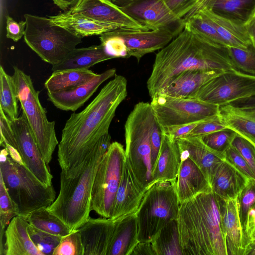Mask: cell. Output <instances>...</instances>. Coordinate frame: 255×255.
<instances>
[{
  "instance_id": "cell-1",
  "label": "cell",
  "mask_w": 255,
  "mask_h": 255,
  "mask_svg": "<svg viewBox=\"0 0 255 255\" xmlns=\"http://www.w3.org/2000/svg\"><path fill=\"white\" fill-rule=\"evenodd\" d=\"M127 95L126 78L116 74L83 110L71 115L58 145V161L61 170L70 168L109 133L116 110Z\"/></svg>"
},
{
  "instance_id": "cell-2",
  "label": "cell",
  "mask_w": 255,
  "mask_h": 255,
  "mask_svg": "<svg viewBox=\"0 0 255 255\" xmlns=\"http://www.w3.org/2000/svg\"><path fill=\"white\" fill-rule=\"evenodd\" d=\"M195 69L239 70L233 64L227 47L211 41L185 26L156 54L146 83L151 99L178 75Z\"/></svg>"
},
{
  "instance_id": "cell-3",
  "label": "cell",
  "mask_w": 255,
  "mask_h": 255,
  "mask_svg": "<svg viewBox=\"0 0 255 255\" xmlns=\"http://www.w3.org/2000/svg\"><path fill=\"white\" fill-rule=\"evenodd\" d=\"M225 200L212 192L180 204L177 219L183 255H227L223 227Z\"/></svg>"
},
{
  "instance_id": "cell-4",
  "label": "cell",
  "mask_w": 255,
  "mask_h": 255,
  "mask_svg": "<svg viewBox=\"0 0 255 255\" xmlns=\"http://www.w3.org/2000/svg\"><path fill=\"white\" fill-rule=\"evenodd\" d=\"M110 134L103 135L94 147L70 168L61 170L59 193L48 210L72 231L78 229L90 217L91 198L100 162L111 144Z\"/></svg>"
},
{
  "instance_id": "cell-5",
  "label": "cell",
  "mask_w": 255,
  "mask_h": 255,
  "mask_svg": "<svg viewBox=\"0 0 255 255\" xmlns=\"http://www.w3.org/2000/svg\"><path fill=\"white\" fill-rule=\"evenodd\" d=\"M0 174L9 196L18 206V216L24 217L35 210L48 208L55 200L52 185H45L25 165L13 160L5 148L0 151Z\"/></svg>"
},
{
  "instance_id": "cell-6",
  "label": "cell",
  "mask_w": 255,
  "mask_h": 255,
  "mask_svg": "<svg viewBox=\"0 0 255 255\" xmlns=\"http://www.w3.org/2000/svg\"><path fill=\"white\" fill-rule=\"evenodd\" d=\"M156 121L150 103L140 102L134 106L125 124L126 156L147 189L152 186L151 136Z\"/></svg>"
},
{
  "instance_id": "cell-7",
  "label": "cell",
  "mask_w": 255,
  "mask_h": 255,
  "mask_svg": "<svg viewBox=\"0 0 255 255\" xmlns=\"http://www.w3.org/2000/svg\"><path fill=\"white\" fill-rule=\"evenodd\" d=\"M12 76L18 101L41 154L46 164L52 160L59 142L56 137L54 121H48L45 109L39 99V92L35 89L29 75L13 66Z\"/></svg>"
},
{
  "instance_id": "cell-8",
  "label": "cell",
  "mask_w": 255,
  "mask_h": 255,
  "mask_svg": "<svg viewBox=\"0 0 255 255\" xmlns=\"http://www.w3.org/2000/svg\"><path fill=\"white\" fill-rule=\"evenodd\" d=\"M26 44L44 62L52 65L60 62L82 42V38L55 23L48 17L24 15Z\"/></svg>"
},
{
  "instance_id": "cell-9",
  "label": "cell",
  "mask_w": 255,
  "mask_h": 255,
  "mask_svg": "<svg viewBox=\"0 0 255 255\" xmlns=\"http://www.w3.org/2000/svg\"><path fill=\"white\" fill-rule=\"evenodd\" d=\"M179 206L176 182H158L151 186L135 212L138 241H151L167 223L177 219Z\"/></svg>"
},
{
  "instance_id": "cell-10",
  "label": "cell",
  "mask_w": 255,
  "mask_h": 255,
  "mask_svg": "<svg viewBox=\"0 0 255 255\" xmlns=\"http://www.w3.org/2000/svg\"><path fill=\"white\" fill-rule=\"evenodd\" d=\"M126 158L123 145L113 142L98 166L92 190L91 211L102 217H111Z\"/></svg>"
},
{
  "instance_id": "cell-11",
  "label": "cell",
  "mask_w": 255,
  "mask_h": 255,
  "mask_svg": "<svg viewBox=\"0 0 255 255\" xmlns=\"http://www.w3.org/2000/svg\"><path fill=\"white\" fill-rule=\"evenodd\" d=\"M99 38L101 44L114 58L134 57L139 62L145 55L164 48L175 37L162 30L117 28L101 34Z\"/></svg>"
},
{
  "instance_id": "cell-12",
  "label": "cell",
  "mask_w": 255,
  "mask_h": 255,
  "mask_svg": "<svg viewBox=\"0 0 255 255\" xmlns=\"http://www.w3.org/2000/svg\"><path fill=\"white\" fill-rule=\"evenodd\" d=\"M161 128L207 120L219 115L220 107L195 99L157 94L150 103Z\"/></svg>"
},
{
  "instance_id": "cell-13",
  "label": "cell",
  "mask_w": 255,
  "mask_h": 255,
  "mask_svg": "<svg viewBox=\"0 0 255 255\" xmlns=\"http://www.w3.org/2000/svg\"><path fill=\"white\" fill-rule=\"evenodd\" d=\"M255 95V75L239 70L216 76L189 98L219 107Z\"/></svg>"
},
{
  "instance_id": "cell-14",
  "label": "cell",
  "mask_w": 255,
  "mask_h": 255,
  "mask_svg": "<svg viewBox=\"0 0 255 255\" xmlns=\"http://www.w3.org/2000/svg\"><path fill=\"white\" fill-rule=\"evenodd\" d=\"M120 7L130 17L150 30L166 31L175 37L185 27L184 19L174 14L163 0H135Z\"/></svg>"
},
{
  "instance_id": "cell-15",
  "label": "cell",
  "mask_w": 255,
  "mask_h": 255,
  "mask_svg": "<svg viewBox=\"0 0 255 255\" xmlns=\"http://www.w3.org/2000/svg\"><path fill=\"white\" fill-rule=\"evenodd\" d=\"M16 140L15 149L19 152L24 165L41 182L52 185L53 176L43 158L24 115L10 120Z\"/></svg>"
},
{
  "instance_id": "cell-16",
  "label": "cell",
  "mask_w": 255,
  "mask_h": 255,
  "mask_svg": "<svg viewBox=\"0 0 255 255\" xmlns=\"http://www.w3.org/2000/svg\"><path fill=\"white\" fill-rule=\"evenodd\" d=\"M68 10L98 22L117 25L119 28L150 30L130 17L111 0H81L77 6Z\"/></svg>"
},
{
  "instance_id": "cell-17",
  "label": "cell",
  "mask_w": 255,
  "mask_h": 255,
  "mask_svg": "<svg viewBox=\"0 0 255 255\" xmlns=\"http://www.w3.org/2000/svg\"><path fill=\"white\" fill-rule=\"evenodd\" d=\"M147 190L137 178L126 157L110 218L114 221L135 213Z\"/></svg>"
},
{
  "instance_id": "cell-18",
  "label": "cell",
  "mask_w": 255,
  "mask_h": 255,
  "mask_svg": "<svg viewBox=\"0 0 255 255\" xmlns=\"http://www.w3.org/2000/svg\"><path fill=\"white\" fill-rule=\"evenodd\" d=\"M115 68L98 74L90 81L73 89L47 93L48 100L57 109L65 111H76L95 93L99 86L116 74Z\"/></svg>"
},
{
  "instance_id": "cell-19",
  "label": "cell",
  "mask_w": 255,
  "mask_h": 255,
  "mask_svg": "<svg viewBox=\"0 0 255 255\" xmlns=\"http://www.w3.org/2000/svg\"><path fill=\"white\" fill-rule=\"evenodd\" d=\"M181 162L176 181L179 204L197 195L212 192L210 184L200 168L187 155L180 153Z\"/></svg>"
},
{
  "instance_id": "cell-20",
  "label": "cell",
  "mask_w": 255,
  "mask_h": 255,
  "mask_svg": "<svg viewBox=\"0 0 255 255\" xmlns=\"http://www.w3.org/2000/svg\"><path fill=\"white\" fill-rule=\"evenodd\" d=\"M114 221L111 218L91 217L79 229L84 255H107Z\"/></svg>"
},
{
  "instance_id": "cell-21",
  "label": "cell",
  "mask_w": 255,
  "mask_h": 255,
  "mask_svg": "<svg viewBox=\"0 0 255 255\" xmlns=\"http://www.w3.org/2000/svg\"><path fill=\"white\" fill-rule=\"evenodd\" d=\"M176 142L180 153L187 155L195 163L210 184L224 158L209 149L198 136L188 135L178 138Z\"/></svg>"
},
{
  "instance_id": "cell-22",
  "label": "cell",
  "mask_w": 255,
  "mask_h": 255,
  "mask_svg": "<svg viewBox=\"0 0 255 255\" xmlns=\"http://www.w3.org/2000/svg\"><path fill=\"white\" fill-rule=\"evenodd\" d=\"M180 162V152L176 140L162 132L158 157L152 170V185L158 182L175 183Z\"/></svg>"
},
{
  "instance_id": "cell-23",
  "label": "cell",
  "mask_w": 255,
  "mask_h": 255,
  "mask_svg": "<svg viewBox=\"0 0 255 255\" xmlns=\"http://www.w3.org/2000/svg\"><path fill=\"white\" fill-rule=\"evenodd\" d=\"M28 222L23 217L13 218L5 230L2 255H43L32 241L28 232Z\"/></svg>"
},
{
  "instance_id": "cell-24",
  "label": "cell",
  "mask_w": 255,
  "mask_h": 255,
  "mask_svg": "<svg viewBox=\"0 0 255 255\" xmlns=\"http://www.w3.org/2000/svg\"><path fill=\"white\" fill-rule=\"evenodd\" d=\"M138 234L135 213L114 220L107 255H130L139 242Z\"/></svg>"
},
{
  "instance_id": "cell-25",
  "label": "cell",
  "mask_w": 255,
  "mask_h": 255,
  "mask_svg": "<svg viewBox=\"0 0 255 255\" xmlns=\"http://www.w3.org/2000/svg\"><path fill=\"white\" fill-rule=\"evenodd\" d=\"M197 11L213 25L226 47L246 49L252 43L244 24L220 15L207 7Z\"/></svg>"
},
{
  "instance_id": "cell-26",
  "label": "cell",
  "mask_w": 255,
  "mask_h": 255,
  "mask_svg": "<svg viewBox=\"0 0 255 255\" xmlns=\"http://www.w3.org/2000/svg\"><path fill=\"white\" fill-rule=\"evenodd\" d=\"M222 72L223 71L218 70L199 69L184 71L172 80L157 94L189 98L208 81Z\"/></svg>"
},
{
  "instance_id": "cell-27",
  "label": "cell",
  "mask_w": 255,
  "mask_h": 255,
  "mask_svg": "<svg viewBox=\"0 0 255 255\" xmlns=\"http://www.w3.org/2000/svg\"><path fill=\"white\" fill-rule=\"evenodd\" d=\"M222 223L227 255H244L247 244L236 199L225 200Z\"/></svg>"
},
{
  "instance_id": "cell-28",
  "label": "cell",
  "mask_w": 255,
  "mask_h": 255,
  "mask_svg": "<svg viewBox=\"0 0 255 255\" xmlns=\"http://www.w3.org/2000/svg\"><path fill=\"white\" fill-rule=\"evenodd\" d=\"M248 179L225 159L210 182L211 190L225 200L236 199Z\"/></svg>"
},
{
  "instance_id": "cell-29",
  "label": "cell",
  "mask_w": 255,
  "mask_h": 255,
  "mask_svg": "<svg viewBox=\"0 0 255 255\" xmlns=\"http://www.w3.org/2000/svg\"><path fill=\"white\" fill-rule=\"evenodd\" d=\"M102 45L75 48L69 52L59 63L52 65L53 72L68 70L89 69L94 65L111 59Z\"/></svg>"
},
{
  "instance_id": "cell-30",
  "label": "cell",
  "mask_w": 255,
  "mask_h": 255,
  "mask_svg": "<svg viewBox=\"0 0 255 255\" xmlns=\"http://www.w3.org/2000/svg\"><path fill=\"white\" fill-rule=\"evenodd\" d=\"M49 17L54 23L81 38L94 35H100L119 28L115 25L98 22L85 16L72 14L69 10Z\"/></svg>"
},
{
  "instance_id": "cell-31",
  "label": "cell",
  "mask_w": 255,
  "mask_h": 255,
  "mask_svg": "<svg viewBox=\"0 0 255 255\" xmlns=\"http://www.w3.org/2000/svg\"><path fill=\"white\" fill-rule=\"evenodd\" d=\"M219 110V115L226 127L255 147V113L231 104L220 106Z\"/></svg>"
},
{
  "instance_id": "cell-32",
  "label": "cell",
  "mask_w": 255,
  "mask_h": 255,
  "mask_svg": "<svg viewBox=\"0 0 255 255\" xmlns=\"http://www.w3.org/2000/svg\"><path fill=\"white\" fill-rule=\"evenodd\" d=\"M205 7L220 15L245 24L253 15L255 0H199L195 6L197 9Z\"/></svg>"
},
{
  "instance_id": "cell-33",
  "label": "cell",
  "mask_w": 255,
  "mask_h": 255,
  "mask_svg": "<svg viewBox=\"0 0 255 255\" xmlns=\"http://www.w3.org/2000/svg\"><path fill=\"white\" fill-rule=\"evenodd\" d=\"M98 74L89 69L53 72L46 80L44 87L47 93L69 90L90 81Z\"/></svg>"
},
{
  "instance_id": "cell-34",
  "label": "cell",
  "mask_w": 255,
  "mask_h": 255,
  "mask_svg": "<svg viewBox=\"0 0 255 255\" xmlns=\"http://www.w3.org/2000/svg\"><path fill=\"white\" fill-rule=\"evenodd\" d=\"M151 242L156 255H183L177 219L167 223Z\"/></svg>"
},
{
  "instance_id": "cell-35",
  "label": "cell",
  "mask_w": 255,
  "mask_h": 255,
  "mask_svg": "<svg viewBox=\"0 0 255 255\" xmlns=\"http://www.w3.org/2000/svg\"><path fill=\"white\" fill-rule=\"evenodd\" d=\"M23 218L30 225L55 235L63 237L73 231L61 219L50 212L47 208L35 210Z\"/></svg>"
},
{
  "instance_id": "cell-36",
  "label": "cell",
  "mask_w": 255,
  "mask_h": 255,
  "mask_svg": "<svg viewBox=\"0 0 255 255\" xmlns=\"http://www.w3.org/2000/svg\"><path fill=\"white\" fill-rule=\"evenodd\" d=\"M18 101L12 77L0 67V108L10 120L18 118Z\"/></svg>"
},
{
  "instance_id": "cell-37",
  "label": "cell",
  "mask_w": 255,
  "mask_h": 255,
  "mask_svg": "<svg viewBox=\"0 0 255 255\" xmlns=\"http://www.w3.org/2000/svg\"><path fill=\"white\" fill-rule=\"evenodd\" d=\"M184 19L185 26L211 41L226 46L215 27L200 11L188 15Z\"/></svg>"
},
{
  "instance_id": "cell-38",
  "label": "cell",
  "mask_w": 255,
  "mask_h": 255,
  "mask_svg": "<svg viewBox=\"0 0 255 255\" xmlns=\"http://www.w3.org/2000/svg\"><path fill=\"white\" fill-rule=\"evenodd\" d=\"M237 135L236 132L232 129L225 128L199 137L209 149L225 159V152L231 146Z\"/></svg>"
},
{
  "instance_id": "cell-39",
  "label": "cell",
  "mask_w": 255,
  "mask_h": 255,
  "mask_svg": "<svg viewBox=\"0 0 255 255\" xmlns=\"http://www.w3.org/2000/svg\"><path fill=\"white\" fill-rule=\"evenodd\" d=\"M227 48L231 60L238 70L255 75V44L252 43L246 49Z\"/></svg>"
},
{
  "instance_id": "cell-40",
  "label": "cell",
  "mask_w": 255,
  "mask_h": 255,
  "mask_svg": "<svg viewBox=\"0 0 255 255\" xmlns=\"http://www.w3.org/2000/svg\"><path fill=\"white\" fill-rule=\"evenodd\" d=\"M28 232L34 245L43 255H52L62 238L61 236L42 231L29 224Z\"/></svg>"
},
{
  "instance_id": "cell-41",
  "label": "cell",
  "mask_w": 255,
  "mask_h": 255,
  "mask_svg": "<svg viewBox=\"0 0 255 255\" xmlns=\"http://www.w3.org/2000/svg\"><path fill=\"white\" fill-rule=\"evenodd\" d=\"M236 199L241 224L245 233L249 212L255 206V179L248 180Z\"/></svg>"
},
{
  "instance_id": "cell-42",
  "label": "cell",
  "mask_w": 255,
  "mask_h": 255,
  "mask_svg": "<svg viewBox=\"0 0 255 255\" xmlns=\"http://www.w3.org/2000/svg\"><path fill=\"white\" fill-rule=\"evenodd\" d=\"M19 215L17 205L9 196L2 176L0 174V228L4 229L11 219Z\"/></svg>"
},
{
  "instance_id": "cell-43",
  "label": "cell",
  "mask_w": 255,
  "mask_h": 255,
  "mask_svg": "<svg viewBox=\"0 0 255 255\" xmlns=\"http://www.w3.org/2000/svg\"><path fill=\"white\" fill-rule=\"evenodd\" d=\"M52 255H84V248L79 230L62 237Z\"/></svg>"
},
{
  "instance_id": "cell-44",
  "label": "cell",
  "mask_w": 255,
  "mask_h": 255,
  "mask_svg": "<svg viewBox=\"0 0 255 255\" xmlns=\"http://www.w3.org/2000/svg\"><path fill=\"white\" fill-rule=\"evenodd\" d=\"M225 160L244 175L248 179H255V175L247 161L233 146L225 154Z\"/></svg>"
},
{
  "instance_id": "cell-45",
  "label": "cell",
  "mask_w": 255,
  "mask_h": 255,
  "mask_svg": "<svg viewBox=\"0 0 255 255\" xmlns=\"http://www.w3.org/2000/svg\"><path fill=\"white\" fill-rule=\"evenodd\" d=\"M232 146L235 148L249 164L255 175V147L249 141L237 134Z\"/></svg>"
},
{
  "instance_id": "cell-46",
  "label": "cell",
  "mask_w": 255,
  "mask_h": 255,
  "mask_svg": "<svg viewBox=\"0 0 255 255\" xmlns=\"http://www.w3.org/2000/svg\"><path fill=\"white\" fill-rule=\"evenodd\" d=\"M225 128V126L220 115L200 122L191 131L190 135L201 136Z\"/></svg>"
},
{
  "instance_id": "cell-47",
  "label": "cell",
  "mask_w": 255,
  "mask_h": 255,
  "mask_svg": "<svg viewBox=\"0 0 255 255\" xmlns=\"http://www.w3.org/2000/svg\"><path fill=\"white\" fill-rule=\"evenodd\" d=\"M163 0L174 14L183 19L194 8L198 1V0Z\"/></svg>"
},
{
  "instance_id": "cell-48",
  "label": "cell",
  "mask_w": 255,
  "mask_h": 255,
  "mask_svg": "<svg viewBox=\"0 0 255 255\" xmlns=\"http://www.w3.org/2000/svg\"><path fill=\"white\" fill-rule=\"evenodd\" d=\"M6 37L17 42L24 35L26 22L21 20L18 22L9 15L6 17Z\"/></svg>"
},
{
  "instance_id": "cell-49",
  "label": "cell",
  "mask_w": 255,
  "mask_h": 255,
  "mask_svg": "<svg viewBox=\"0 0 255 255\" xmlns=\"http://www.w3.org/2000/svg\"><path fill=\"white\" fill-rule=\"evenodd\" d=\"M200 122L161 128L162 132L176 140L179 138L189 135Z\"/></svg>"
},
{
  "instance_id": "cell-50",
  "label": "cell",
  "mask_w": 255,
  "mask_h": 255,
  "mask_svg": "<svg viewBox=\"0 0 255 255\" xmlns=\"http://www.w3.org/2000/svg\"><path fill=\"white\" fill-rule=\"evenodd\" d=\"M245 235L247 245L255 242V206L253 207L249 212Z\"/></svg>"
},
{
  "instance_id": "cell-51",
  "label": "cell",
  "mask_w": 255,
  "mask_h": 255,
  "mask_svg": "<svg viewBox=\"0 0 255 255\" xmlns=\"http://www.w3.org/2000/svg\"><path fill=\"white\" fill-rule=\"evenodd\" d=\"M130 255H156L151 241L138 242Z\"/></svg>"
},
{
  "instance_id": "cell-52",
  "label": "cell",
  "mask_w": 255,
  "mask_h": 255,
  "mask_svg": "<svg viewBox=\"0 0 255 255\" xmlns=\"http://www.w3.org/2000/svg\"><path fill=\"white\" fill-rule=\"evenodd\" d=\"M229 104L252 111L255 113V95L236 101Z\"/></svg>"
},
{
  "instance_id": "cell-53",
  "label": "cell",
  "mask_w": 255,
  "mask_h": 255,
  "mask_svg": "<svg viewBox=\"0 0 255 255\" xmlns=\"http://www.w3.org/2000/svg\"><path fill=\"white\" fill-rule=\"evenodd\" d=\"M61 9L66 11L77 6L81 0H52Z\"/></svg>"
},
{
  "instance_id": "cell-54",
  "label": "cell",
  "mask_w": 255,
  "mask_h": 255,
  "mask_svg": "<svg viewBox=\"0 0 255 255\" xmlns=\"http://www.w3.org/2000/svg\"><path fill=\"white\" fill-rule=\"evenodd\" d=\"M244 25L252 43L255 44V14L253 15Z\"/></svg>"
},
{
  "instance_id": "cell-55",
  "label": "cell",
  "mask_w": 255,
  "mask_h": 255,
  "mask_svg": "<svg viewBox=\"0 0 255 255\" xmlns=\"http://www.w3.org/2000/svg\"><path fill=\"white\" fill-rule=\"evenodd\" d=\"M244 255H255V242L249 244L247 246Z\"/></svg>"
},
{
  "instance_id": "cell-56",
  "label": "cell",
  "mask_w": 255,
  "mask_h": 255,
  "mask_svg": "<svg viewBox=\"0 0 255 255\" xmlns=\"http://www.w3.org/2000/svg\"><path fill=\"white\" fill-rule=\"evenodd\" d=\"M116 5L122 6L135 0H111Z\"/></svg>"
},
{
  "instance_id": "cell-57",
  "label": "cell",
  "mask_w": 255,
  "mask_h": 255,
  "mask_svg": "<svg viewBox=\"0 0 255 255\" xmlns=\"http://www.w3.org/2000/svg\"><path fill=\"white\" fill-rule=\"evenodd\" d=\"M255 14V10L254 11V13H253V15Z\"/></svg>"
},
{
  "instance_id": "cell-58",
  "label": "cell",
  "mask_w": 255,
  "mask_h": 255,
  "mask_svg": "<svg viewBox=\"0 0 255 255\" xmlns=\"http://www.w3.org/2000/svg\"></svg>"
}]
</instances>
